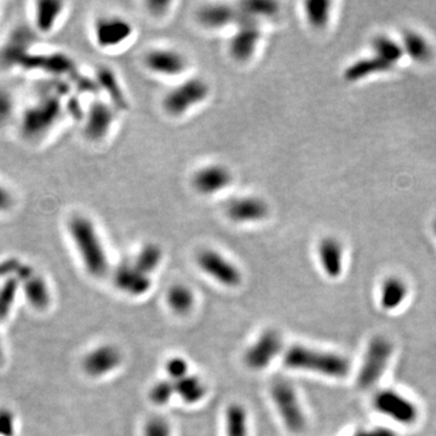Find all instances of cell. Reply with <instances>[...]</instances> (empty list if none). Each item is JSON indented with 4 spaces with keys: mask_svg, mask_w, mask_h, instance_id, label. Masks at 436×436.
Returning <instances> with one entry per match:
<instances>
[{
    "mask_svg": "<svg viewBox=\"0 0 436 436\" xmlns=\"http://www.w3.org/2000/svg\"><path fill=\"white\" fill-rule=\"evenodd\" d=\"M284 362L291 370L312 372L332 380L346 378L352 370L350 360L341 353L302 344L289 348Z\"/></svg>",
    "mask_w": 436,
    "mask_h": 436,
    "instance_id": "cell-1",
    "label": "cell"
},
{
    "mask_svg": "<svg viewBox=\"0 0 436 436\" xmlns=\"http://www.w3.org/2000/svg\"><path fill=\"white\" fill-rule=\"evenodd\" d=\"M67 227L85 269L92 277H104L108 272V258L92 220L84 215H74Z\"/></svg>",
    "mask_w": 436,
    "mask_h": 436,
    "instance_id": "cell-2",
    "label": "cell"
},
{
    "mask_svg": "<svg viewBox=\"0 0 436 436\" xmlns=\"http://www.w3.org/2000/svg\"><path fill=\"white\" fill-rule=\"evenodd\" d=\"M63 113L58 96H44L19 113V134L27 142H38L51 131Z\"/></svg>",
    "mask_w": 436,
    "mask_h": 436,
    "instance_id": "cell-3",
    "label": "cell"
},
{
    "mask_svg": "<svg viewBox=\"0 0 436 436\" xmlns=\"http://www.w3.org/2000/svg\"><path fill=\"white\" fill-rule=\"evenodd\" d=\"M394 349L393 342L383 334L371 338L357 371V385L360 389H371L382 380L388 370Z\"/></svg>",
    "mask_w": 436,
    "mask_h": 436,
    "instance_id": "cell-4",
    "label": "cell"
},
{
    "mask_svg": "<svg viewBox=\"0 0 436 436\" xmlns=\"http://www.w3.org/2000/svg\"><path fill=\"white\" fill-rule=\"evenodd\" d=\"M210 86L202 78H192L175 86L165 95L163 108L172 117H181L207 101Z\"/></svg>",
    "mask_w": 436,
    "mask_h": 436,
    "instance_id": "cell-5",
    "label": "cell"
},
{
    "mask_svg": "<svg viewBox=\"0 0 436 436\" xmlns=\"http://www.w3.org/2000/svg\"><path fill=\"white\" fill-rule=\"evenodd\" d=\"M372 406L376 412L403 427L413 426L419 418L417 403L398 390L382 389L377 391L372 399Z\"/></svg>",
    "mask_w": 436,
    "mask_h": 436,
    "instance_id": "cell-6",
    "label": "cell"
},
{
    "mask_svg": "<svg viewBox=\"0 0 436 436\" xmlns=\"http://www.w3.org/2000/svg\"><path fill=\"white\" fill-rule=\"evenodd\" d=\"M272 399L284 424L291 433L300 434L307 428V416L295 388L287 380H275L272 385Z\"/></svg>",
    "mask_w": 436,
    "mask_h": 436,
    "instance_id": "cell-7",
    "label": "cell"
},
{
    "mask_svg": "<svg viewBox=\"0 0 436 436\" xmlns=\"http://www.w3.org/2000/svg\"><path fill=\"white\" fill-rule=\"evenodd\" d=\"M261 39L262 29L259 22L240 11V19L236 24V31L230 38L228 44L230 57L240 63L250 61L257 51Z\"/></svg>",
    "mask_w": 436,
    "mask_h": 436,
    "instance_id": "cell-8",
    "label": "cell"
},
{
    "mask_svg": "<svg viewBox=\"0 0 436 436\" xmlns=\"http://www.w3.org/2000/svg\"><path fill=\"white\" fill-rule=\"evenodd\" d=\"M197 266L202 272L213 277L216 282L227 287H235L241 284V273L234 263L220 255L216 250L205 249L197 256Z\"/></svg>",
    "mask_w": 436,
    "mask_h": 436,
    "instance_id": "cell-9",
    "label": "cell"
},
{
    "mask_svg": "<svg viewBox=\"0 0 436 436\" xmlns=\"http://www.w3.org/2000/svg\"><path fill=\"white\" fill-rule=\"evenodd\" d=\"M132 34V24L120 16H102L95 21V42L101 49L120 47Z\"/></svg>",
    "mask_w": 436,
    "mask_h": 436,
    "instance_id": "cell-10",
    "label": "cell"
},
{
    "mask_svg": "<svg viewBox=\"0 0 436 436\" xmlns=\"http://www.w3.org/2000/svg\"><path fill=\"white\" fill-rule=\"evenodd\" d=\"M232 181L233 174L223 164L205 165L192 176L193 188L202 195H215L229 187Z\"/></svg>",
    "mask_w": 436,
    "mask_h": 436,
    "instance_id": "cell-11",
    "label": "cell"
},
{
    "mask_svg": "<svg viewBox=\"0 0 436 436\" xmlns=\"http://www.w3.org/2000/svg\"><path fill=\"white\" fill-rule=\"evenodd\" d=\"M268 202L257 195L236 197L225 207V215L234 223H257L269 216Z\"/></svg>",
    "mask_w": 436,
    "mask_h": 436,
    "instance_id": "cell-12",
    "label": "cell"
},
{
    "mask_svg": "<svg viewBox=\"0 0 436 436\" xmlns=\"http://www.w3.org/2000/svg\"><path fill=\"white\" fill-rule=\"evenodd\" d=\"M282 339L275 330L263 332L245 354V362L252 370H263L282 352Z\"/></svg>",
    "mask_w": 436,
    "mask_h": 436,
    "instance_id": "cell-13",
    "label": "cell"
},
{
    "mask_svg": "<svg viewBox=\"0 0 436 436\" xmlns=\"http://www.w3.org/2000/svg\"><path fill=\"white\" fill-rule=\"evenodd\" d=\"M115 120L114 109L104 101L90 104L85 115L84 135L92 142L102 141L108 135Z\"/></svg>",
    "mask_w": 436,
    "mask_h": 436,
    "instance_id": "cell-14",
    "label": "cell"
},
{
    "mask_svg": "<svg viewBox=\"0 0 436 436\" xmlns=\"http://www.w3.org/2000/svg\"><path fill=\"white\" fill-rule=\"evenodd\" d=\"M145 65L155 74L176 76L186 72L188 60L174 49H154L145 54Z\"/></svg>",
    "mask_w": 436,
    "mask_h": 436,
    "instance_id": "cell-15",
    "label": "cell"
},
{
    "mask_svg": "<svg viewBox=\"0 0 436 436\" xmlns=\"http://www.w3.org/2000/svg\"><path fill=\"white\" fill-rule=\"evenodd\" d=\"M31 39L24 29H17L10 34L8 40L0 47V66L6 70L24 67L31 51Z\"/></svg>",
    "mask_w": 436,
    "mask_h": 436,
    "instance_id": "cell-16",
    "label": "cell"
},
{
    "mask_svg": "<svg viewBox=\"0 0 436 436\" xmlns=\"http://www.w3.org/2000/svg\"><path fill=\"white\" fill-rule=\"evenodd\" d=\"M19 284L22 286L27 300L37 308H44L49 305L50 291L45 279L34 271L31 266L19 264V271L16 273Z\"/></svg>",
    "mask_w": 436,
    "mask_h": 436,
    "instance_id": "cell-17",
    "label": "cell"
},
{
    "mask_svg": "<svg viewBox=\"0 0 436 436\" xmlns=\"http://www.w3.org/2000/svg\"><path fill=\"white\" fill-rule=\"evenodd\" d=\"M122 355L120 350L114 346L107 344L96 348L84 357L83 369L91 377H101L108 375L120 366Z\"/></svg>",
    "mask_w": 436,
    "mask_h": 436,
    "instance_id": "cell-18",
    "label": "cell"
},
{
    "mask_svg": "<svg viewBox=\"0 0 436 436\" xmlns=\"http://www.w3.org/2000/svg\"><path fill=\"white\" fill-rule=\"evenodd\" d=\"M318 257L320 266L326 277L338 279L342 275L344 267V250L336 238L328 236L318 245Z\"/></svg>",
    "mask_w": 436,
    "mask_h": 436,
    "instance_id": "cell-19",
    "label": "cell"
},
{
    "mask_svg": "<svg viewBox=\"0 0 436 436\" xmlns=\"http://www.w3.org/2000/svg\"><path fill=\"white\" fill-rule=\"evenodd\" d=\"M66 3L60 0H39L33 4V26L38 33H51L65 13Z\"/></svg>",
    "mask_w": 436,
    "mask_h": 436,
    "instance_id": "cell-20",
    "label": "cell"
},
{
    "mask_svg": "<svg viewBox=\"0 0 436 436\" xmlns=\"http://www.w3.org/2000/svg\"><path fill=\"white\" fill-rule=\"evenodd\" d=\"M197 21L207 29H220L239 22V10L227 4H207L197 11Z\"/></svg>",
    "mask_w": 436,
    "mask_h": 436,
    "instance_id": "cell-21",
    "label": "cell"
},
{
    "mask_svg": "<svg viewBox=\"0 0 436 436\" xmlns=\"http://www.w3.org/2000/svg\"><path fill=\"white\" fill-rule=\"evenodd\" d=\"M113 279L114 285L119 290L132 296L145 295L152 286L150 275L141 272L135 266H122L118 268Z\"/></svg>",
    "mask_w": 436,
    "mask_h": 436,
    "instance_id": "cell-22",
    "label": "cell"
},
{
    "mask_svg": "<svg viewBox=\"0 0 436 436\" xmlns=\"http://www.w3.org/2000/svg\"><path fill=\"white\" fill-rule=\"evenodd\" d=\"M408 296L407 284L399 277H388L380 289V305L385 312H394L406 302Z\"/></svg>",
    "mask_w": 436,
    "mask_h": 436,
    "instance_id": "cell-23",
    "label": "cell"
},
{
    "mask_svg": "<svg viewBox=\"0 0 436 436\" xmlns=\"http://www.w3.org/2000/svg\"><path fill=\"white\" fill-rule=\"evenodd\" d=\"M390 68H393V66L388 62L383 61L380 57L373 55L370 58H362V60L354 62L353 65L348 67L344 72V78L348 81H357L376 73L389 71Z\"/></svg>",
    "mask_w": 436,
    "mask_h": 436,
    "instance_id": "cell-24",
    "label": "cell"
},
{
    "mask_svg": "<svg viewBox=\"0 0 436 436\" xmlns=\"http://www.w3.org/2000/svg\"><path fill=\"white\" fill-rule=\"evenodd\" d=\"M403 52L407 54L410 58L418 63H426L433 57V49L430 44L422 34L408 31L403 34Z\"/></svg>",
    "mask_w": 436,
    "mask_h": 436,
    "instance_id": "cell-25",
    "label": "cell"
},
{
    "mask_svg": "<svg viewBox=\"0 0 436 436\" xmlns=\"http://www.w3.org/2000/svg\"><path fill=\"white\" fill-rule=\"evenodd\" d=\"M175 393L181 396V399L187 403H197L204 399L207 394V388L197 377L186 376L181 380H175Z\"/></svg>",
    "mask_w": 436,
    "mask_h": 436,
    "instance_id": "cell-26",
    "label": "cell"
},
{
    "mask_svg": "<svg viewBox=\"0 0 436 436\" xmlns=\"http://www.w3.org/2000/svg\"><path fill=\"white\" fill-rule=\"evenodd\" d=\"M372 49L375 56L380 57L391 66L399 62L405 54L403 45L387 35H377L372 42Z\"/></svg>",
    "mask_w": 436,
    "mask_h": 436,
    "instance_id": "cell-27",
    "label": "cell"
},
{
    "mask_svg": "<svg viewBox=\"0 0 436 436\" xmlns=\"http://www.w3.org/2000/svg\"><path fill=\"white\" fill-rule=\"evenodd\" d=\"M331 3L328 0H309L305 3V19L313 29L326 27L331 15Z\"/></svg>",
    "mask_w": 436,
    "mask_h": 436,
    "instance_id": "cell-28",
    "label": "cell"
},
{
    "mask_svg": "<svg viewBox=\"0 0 436 436\" xmlns=\"http://www.w3.org/2000/svg\"><path fill=\"white\" fill-rule=\"evenodd\" d=\"M163 250L159 245L155 243L145 244L136 256L134 266L140 269L141 272L150 275L159 268L160 263L163 261Z\"/></svg>",
    "mask_w": 436,
    "mask_h": 436,
    "instance_id": "cell-29",
    "label": "cell"
},
{
    "mask_svg": "<svg viewBox=\"0 0 436 436\" xmlns=\"http://www.w3.org/2000/svg\"><path fill=\"white\" fill-rule=\"evenodd\" d=\"M19 108L13 90L0 85V130L19 119Z\"/></svg>",
    "mask_w": 436,
    "mask_h": 436,
    "instance_id": "cell-30",
    "label": "cell"
},
{
    "mask_svg": "<svg viewBox=\"0 0 436 436\" xmlns=\"http://www.w3.org/2000/svg\"><path fill=\"white\" fill-rule=\"evenodd\" d=\"M97 80L99 85L108 92L113 102L115 104L118 108H127V99L124 97L120 85L118 84V80L115 79V75L113 74V72L109 70L108 67H101L97 73Z\"/></svg>",
    "mask_w": 436,
    "mask_h": 436,
    "instance_id": "cell-31",
    "label": "cell"
},
{
    "mask_svg": "<svg viewBox=\"0 0 436 436\" xmlns=\"http://www.w3.org/2000/svg\"><path fill=\"white\" fill-rule=\"evenodd\" d=\"M227 436H248V413L238 403L227 410Z\"/></svg>",
    "mask_w": 436,
    "mask_h": 436,
    "instance_id": "cell-32",
    "label": "cell"
},
{
    "mask_svg": "<svg viewBox=\"0 0 436 436\" xmlns=\"http://www.w3.org/2000/svg\"><path fill=\"white\" fill-rule=\"evenodd\" d=\"M168 302L175 313L187 314L194 305V295L187 286L175 285L168 292Z\"/></svg>",
    "mask_w": 436,
    "mask_h": 436,
    "instance_id": "cell-33",
    "label": "cell"
},
{
    "mask_svg": "<svg viewBox=\"0 0 436 436\" xmlns=\"http://www.w3.org/2000/svg\"><path fill=\"white\" fill-rule=\"evenodd\" d=\"M240 11L246 16L258 21L259 19H267V17L275 16L279 13V4L275 1H268V0H252V1H245L240 5Z\"/></svg>",
    "mask_w": 436,
    "mask_h": 436,
    "instance_id": "cell-34",
    "label": "cell"
},
{
    "mask_svg": "<svg viewBox=\"0 0 436 436\" xmlns=\"http://www.w3.org/2000/svg\"><path fill=\"white\" fill-rule=\"evenodd\" d=\"M175 393V385L172 382L163 380L159 382L150 390V400L156 405H165L169 403Z\"/></svg>",
    "mask_w": 436,
    "mask_h": 436,
    "instance_id": "cell-35",
    "label": "cell"
},
{
    "mask_svg": "<svg viewBox=\"0 0 436 436\" xmlns=\"http://www.w3.org/2000/svg\"><path fill=\"white\" fill-rule=\"evenodd\" d=\"M143 435L171 436V428H170L168 421H165L164 418H150V421L145 423Z\"/></svg>",
    "mask_w": 436,
    "mask_h": 436,
    "instance_id": "cell-36",
    "label": "cell"
},
{
    "mask_svg": "<svg viewBox=\"0 0 436 436\" xmlns=\"http://www.w3.org/2000/svg\"><path fill=\"white\" fill-rule=\"evenodd\" d=\"M16 205V197L9 186L0 181V215H6L13 211Z\"/></svg>",
    "mask_w": 436,
    "mask_h": 436,
    "instance_id": "cell-37",
    "label": "cell"
},
{
    "mask_svg": "<svg viewBox=\"0 0 436 436\" xmlns=\"http://www.w3.org/2000/svg\"><path fill=\"white\" fill-rule=\"evenodd\" d=\"M166 370L170 377H172L175 380H181L187 376V362L182 357H174L166 364Z\"/></svg>",
    "mask_w": 436,
    "mask_h": 436,
    "instance_id": "cell-38",
    "label": "cell"
},
{
    "mask_svg": "<svg viewBox=\"0 0 436 436\" xmlns=\"http://www.w3.org/2000/svg\"><path fill=\"white\" fill-rule=\"evenodd\" d=\"M14 427V416L6 410H0V436L11 435Z\"/></svg>",
    "mask_w": 436,
    "mask_h": 436,
    "instance_id": "cell-39",
    "label": "cell"
},
{
    "mask_svg": "<svg viewBox=\"0 0 436 436\" xmlns=\"http://www.w3.org/2000/svg\"><path fill=\"white\" fill-rule=\"evenodd\" d=\"M354 436H396V434L387 428H375L365 432L357 433Z\"/></svg>",
    "mask_w": 436,
    "mask_h": 436,
    "instance_id": "cell-40",
    "label": "cell"
},
{
    "mask_svg": "<svg viewBox=\"0 0 436 436\" xmlns=\"http://www.w3.org/2000/svg\"><path fill=\"white\" fill-rule=\"evenodd\" d=\"M169 5L170 3H165V1H152V3H148V8L154 14H159V11L160 13H164Z\"/></svg>",
    "mask_w": 436,
    "mask_h": 436,
    "instance_id": "cell-41",
    "label": "cell"
},
{
    "mask_svg": "<svg viewBox=\"0 0 436 436\" xmlns=\"http://www.w3.org/2000/svg\"><path fill=\"white\" fill-rule=\"evenodd\" d=\"M435 232H436V223H435Z\"/></svg>",
    "mask_w": 436,
    "mask_h": 436,
    "instance_id": "cell-42",
    "label": "cell"
}]
</instances>
